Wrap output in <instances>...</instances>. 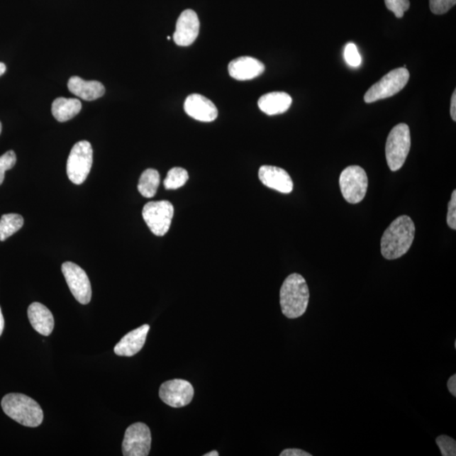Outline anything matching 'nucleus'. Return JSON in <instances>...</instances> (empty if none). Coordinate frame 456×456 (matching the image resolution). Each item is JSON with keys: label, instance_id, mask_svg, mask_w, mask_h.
Here are the masks:
<instances>
[{"label": "nucleus", "instance_id": "f257e3e1", "mask_svg": "<svg viewBox=\"0 0 456 456\" xmlns=\"http://www.w3.org/2000/svg\"><path fill=\"white\" fill-rule=\"evenodd\" d=\"M415 224L408 216L394 220L382 238V254L389 260L401 258L411 249L415 237Z\"/></svg>", "mask_w": 456, "mask_h": 456}, {"label": "nucleus", "instance_id": "f03ea898", "mask_svg": "<svg viewBox=\"0 0 456 456\" xmlns=\"http://www.w3.org/2000/svg\"><path fill=\"white\" fill-rule=\"evenodd\" d=\"M309 302V289L304 277L294 273L286 278L281 287L280 304L282 313L287 318L303 316Z\"/></svg>", "mask_w": 456, "mask_h": 456}, {"label": "nucleus", "instance_id": "7ed1b4c3", "mask_svg": "<svg viewBox=\"0 0 456 456\" xmlns=\"http://www.w3.org/2000/svg\"><path fill=\"white\" fill-rule=\"evenodd\" d=\"M4 413L25 427L36 428L42 424L43 411L32 398L23 394L11 393L1 401Z\"/></svg>", "mask_w": 456, "mask_h": 456}, {"label": "nucleus", "instance_id": "20e7f679", "mask_svg": "<svg viewBox=\"0 0 456 456\" xmlns=\"http://www.w3.org/2000/svg\"><path fill=\"white\" fill-rule=\"evenodd\" d=\"M410 149V128L406 123H399L389 132L385 145V156L389 169L393 172L400 170L404 165Z\"/></svg>", "mask_w": 456, "mask_h": 456}, {"label": "nucleus", "instance_id": "39448f33", "mask_svg": "<svg viewBox=\"0 0 456 456\" xmlns=\"http://www.w3.org/2000/svg\"><path fill=\"white\" fill-rule=\"evenodd\" d=\"M409 78V72L405 67L391 70L367 90L365 103H374L397 94L406 87Z\"/></svg>", "mask_w": 456, "mask_h": 456}, {"label": "nucleus", "instance_id": "423d86ee", "mask_svg": "<svg viewBox=\"0 0 456 456\" xmlns=\"http://www.w3.org/2000/svg\"><path fill=\"white\" fill-rule=\"evenodd\" d=\"M93 162V150L87 140L79 141L70 150L67 161L68 178L74 184H82L90 174Z\"/></svg>", "mask_w": 456, "mask_h": 456}, {"label": "nucleus", "instance_id": "0eeeda50", "mask_svg": "<svg viewBox=\"0 0 456 456\" xmlns=\"http://www.w3.org/2000/svg\"><path fill=\"white\" fill-rule=\"evenodd\" d=\"M339 184L345 200L348 203L357 204L366 196L369 180L364 168L349 166L340 174Z\"/></svg>", "mask_w": 456, "mask_h": 456}, {"label": "nucleus", "instance_id": "6e6552de", "mask_svg": "<svg viewBox=\"0 0 456 456\" xmlns=\"http://www.w3.org/2000/svg\"><path fill=\"white\" fill-rule=\"evenodd\" d=\"M174 207L167 201H152L143 208V216L150 231L156 236H165L169 231Z\"/></svg>", "mask_w": 456, "mask_h": 456}, {"label": "nucleus", "instance_id": "1a4fd4ad", "mask_svg": "<svg viewBox=\"0 0 456 456\" xmlns=\"http://www.w3.org/2000/svg\"><path fill=\"white\" fill-rule=\"evenodd\" d=\"M152 445V433L148 425L136 423L127 428L123 441L125 456H148Z\"/></svg>", "mask_w": 456, "mask_h": 456}, {"label": "nucleus", "instance_id": "9d476101", "mask_svg": "<svg viewBox=\"0 0 456 456\" xmlns=\"http://www.w3.org/2000/svg\"><path fill=\"white\" fill-rule=\"evenodd\" d=\"M62 272L74 299L79 304H89L92 291L91 282L86 272L77 264L68 261L62 265Z\"/></svg>", "mask_w": 456, "mask_h": 456}, {"label": "nucleus", "instance_id": "9b49d317", "mask_svg": "<svg viewBox=\"0 0 456 456\" xmlns=\"http://www.w3.org/2000/svg\"><path fill=\"white\" fill-rule=\"evenodd\" d=\"M194 395L193 385L184 379L168 380L159 389L161 400L174 408L188 406L192 401Z\"/></svg>", "mask_w": 456, "mask_h": 456}, {"label": "nucleus", "instance_id": "f8f14e48", "mask_svg": "<svg viewBox=\"0 0 456 456\" xmlns=\"http://www.w3.org/2000/svg\"><path fill=\"white\" fill-rule=\"evenodd\" d=\"M200 33V21L196 12L186 10L177 21L174 40L177 45L187 47L196 41Z\"/></svg>", "mask_w": 456, "mask_h": 456}, {"label": "nucleus", "instance_id": "ddd939ff", "mask_svg": "<svg viewBox=\"0 0 456 456\" xmlns=\"http://www.w3.org/2000/svg\"><path fill=\"white\" fill-rule=\"evenodd\" d=\"M184 110L189 116L201 122H212L218 116L216 105L200 94L189 96L185 100Z\"/></svg>", "mask_w": 456, "mask_h": 456}, {"label": "nucleus", "instance_id": "4468645a", "mask_svg": "<svg viewBox=\"0 0 456 456\" xmlns=\"http://www.w3.org/2000/svg\"><path fill=\"white\" fill-rule=\"evenodd\" d=\"M259 179L264 185L282 194H290L294 183L289 172L281 167L265 165L260 167Z\"/></svg>", "mask_w": 456, "mask_h": 456}, {"label": "nucleus", "instance_id": "2eb2a0df", "mask_svg": "<svg viewBox=\"0 0 456 456\" xmlns=\"http://www.w3.org/2000/svg\"><path fill=\"white\" fill-rule=\"evenodd\" d=\"M229 74L238 81H249L260 77L265 72L262 62L253 57H239L230 62Z\"/></svg>", "mask_w": 456, "mask_h": 456}, {"label": "nucleus", "instance_id": "dca6fc26", "mask_svg": "<svg viewBox=\"0 0 456 456\" xmlns=\"http://www.w3.org/2000/svg\"><path fill=\"white\" fill-rule=\"evenodd\" d=\"M149 330L148 325H143L139 328L128 332L115 346V354L121 357L135 356L143 348Z\"/></svg>", "mask_w": 456, "mask_h": 456}, {"label": "nucleus", "instance_id": "f3484780", "mask_svg": "<svg viewBox=\"0 0 456 456\" xmlns=\"http://www.w3.org/2000/svg\"><path fill=\"white\" fill-rule=\"evenodd\" d=\"M28 318L33 329L44 336L50 335L55 327V318L50 309L40 303H33L28 308Z\"/></svg>", "mask_w": 456, "mask_h": 456}, {"label": "nucleus", "instance_id": "a211bd4d", "mask_svg": "<svg viewBox=\"0 0 456 456\" xmlns=\"http://www.w3.org/2000/svg\"><path fill=\"white\" fill-rule=\"evenodd\" d=\"M68 88L74 95L86 101H94L100 99L105 93V87L97 81H85L79 77L69 79Z\"/></svg>", "mask_w": 456, "mask_h": 456}, {"label": "nucleus", "instance_id": "6ab92c4d", "mask_svg": "<svg viewBox=\"0 0 456 456\" xmlns=\"http://www.w3.org/2000/svg\"><path fill=\"white\" fill-rule=\"evenodd\" d=\"M292 103L291 97L286 92L274 91L260 97L259 108L267 115H277L285 113Z\"/></svg>", "mask_w": 456, "mask_h": 456}, {"label": "nucleus", "instance_id": "aec40b11", "mask_svg": "<svg viewBox=\"0 0 456 456\" xmlns=\"http://www.w3.org/2000/svg\"><path fill=\"white\" fill-rule=\"evenodd\" d=\"M82 108L81 101L78 99L59 97L52 103V113L57 121L67 122L77 116Z\"/></svg>", "mask_w": 456, "mask_h": 456}, {"label": "nucleus", "instance_id": "412c9836", "mask_svg": "<svg viewBox=\"0 0 456 456\" xmlns=\"http://www.w3.org/2000/svg\"><path fill=\"white\" fill-rule=\"evenodd\" d=\"M159 185H160V174L157 170L149 168L140 176L138 190L141 196L152 198L157 194Z\"/></svg>", "mask_w": 456, "mask_h": 456}, {"label": "nucleus", "instance_id": "4be33fe9", "mask_svg": "<svg viewBox=\"0 0 456 456\" xmlns=\"http://www.w3.org/2000/svg\"><path fill=\"white\" fill-rule=\"evenodd\" d=\"M24 219L19 214H4L0 219V241H6L23 227Z\"/></svg>", "mask_w": 456, "mask_h": 456}, {"label": "nucleus", "instance_id": "5701e85b", "mask_svg": "<svg viewBox=\"0 0 456 456\" xmlns=\"http://www.w3.org/2000/svg\"><path fill=\"white\" fill-rule=\"evenodd\" d=\"M188 172L183 167H174L167 172V178L163 182L166 189H177L188 182Z\"/></svg>", "mask_w": 456, "mask_h": 456}, {"label": "nucleus", "instance_id": "b1692460", "mask_svg": "<svg viewBox=\"0 0 456 456\" xmlns=\"http://www.w3.org/2000/svg\"><path fill=\"white\" fill-rule=\"evenodd\" d=\"M436 443L443 456L456 455V442L454 438L447 435H440L436 438Z\"/></svg>", "mask_w": 456, "mask_h": 456}, {"label": "nucleus", "instance_id": "393cba45", "mask_svg": "<svg viewBox=\"0 0 456 456\" xmlns=\"http://www.w3.org/2000/svg\"><path fill=\"white\" fill-rule=\"evenodd\" d=\"M344 59L351 67H358L362 63V57L357 48L353 43H349L345 47Z\"/></svg>", "mask_w": 456, "mask_h": 456}, {"label": "nucleus", "instance_id": "a878e982", "mask_svg": "<svg viewBox=\"0 0 456 456\" xmlns=\"http://www.w3.org/2000/svg\"><path fill=\"white\" fill-rule=\"evenodd\" d=\"M16 156L13 150H9L6 153L0 157V185L4 180V174L8 170H11L16 165Z\"/></svg>", "mask_w": 456, "mask_h": 456}, {"label": "nucleus", "instance_id": "bb28decb", "mask_svg": "<svg viewBox=\"0 0 456 456\" xmlns=\"http://www.w3.org/2000/svg\"><path fill=\"white\" fill-rule=\"evenodd\" d=\"M384 3L388 10L392 11L397 18H402L410 8L409 0H384Z\"/></svg>", "mask_w": 456, "mask_h": 456}, {"label": "nucleus", "instance_id": "cd10ccee", "mask_svg": "<svg viewBox=\"0 0 456 456\" xmlns=\"http://www.w3.org/2000/svg\"><path fill=\"white\" fill-rule=\"evenodd\" d=\"M456 0H429L430 10L435 15H443L455 6Z\"/></svg>", "mask_w": 456, "mask_h": 456}, {"label": "nucleus", "instance_id": "c85d7f7f", "mask_svg": "<svg viewBox=\"0 0 456 456\" xmlns=\"http://www.w3.org/2000/svg\"><path fill=\"white\" fill-rule=\"evenodd\" d=\"M447 223L451 229H456V190L451 194V200L448 205V214H447Z\"/></svg>", "mask_w": 456, "mask_h": 456}, {"label": "nucleus", "instance_id": "c756f323", "mask_svg": "<svg viewBox=\"0 0 456 456\" xmlns=\"http://www.w3.org/2000/svg\"><path fill=\"white\" fill-rule=\"evenodd\" d=\"M280 456H312V455L300 449H287L282 451Z\"/></svg>", "mask_w": 456, "mask_h": 456}, {"label": "nucleus", "instance_id": "7c9ffc66", "mask_svg": "<svg viewBox=\"0 0 456 456\" xmlns=\"http://www.w3.org/2000/svg\"><path fill=\"white\" fill-rule=\"evenodd\" d=\"M447 387H448L449 391L450 392L451 395L455 397L456 396V374L451 376V377L448 380V383H447Z\"/></svg>", "mask_w": 456, "mask_h": 456}, {"label": "nucleus", "instance_id": "2f4dec72", "mask_svg": "<svg viewBox=\"0 0 456 456\" xmlns=\"http://www.w3.org/2000/svg\"><path fill=\"white\" fill-rule=\"evenodd\" d=\"M456 91L453 92L452 97H451V104H450V115L453 121H456Z\"/></svg>", "mask_w": 456, "mask_h": 456}, {"label": "nucleus", "instance_id": "473e14b6", "mask_svg": "<svg viewBox=\"0 0 456 456\" xmlns=\"http://www.w3.org/2000/svg\"><path fill=\"white\" fill-rule=\"evenodd\" d=\"M4 329V320L1 308H0V336H1Z\"/></svg>", "mask_w": 456, "mask_h": 456}, {"label": "nucleus", "instance_id": "72a5a7b5", "mask_svg": "<svg viewBox=\"0 0 456 456\" xmlns=\"http://www.w3.org/2000/svg\"><path fill=\"white\" fill-rule=\"evenodd\" d=\"M6 65H4V63H1V62H0V77H1L2 74L6 73Z\"/></svg>", "mask_w": 456, "mask_h": 456}, {"label": "nucleus", "instance_id": "f704fd0d", "mask_svg": "<svg viewBox=\"0 0 456 456\" xmlns=\"http://www.w3.org/2000/svg\"><path fill=\"white\" fill-rule=\"evenodd\" d=\"M219 454L218 451H211V452L204 455V456H218Z\"/></svg>", "mask_w": 456, "mask_h": 456}, {"label": "nucleus", "instance_id": "c9c22d12", "mask_svg": "<svg viewBox=\"0 0 456 456\" xmlns=\"http://www.w3.org/2000/svg\"><path fill=\"white\" fill-rule=\"evenodd\" d=\"M1 131H2V125H1V122H0V134H1Z\"/></svg>", "mask_w": 456, "mask_h": 456}]
</instances>
